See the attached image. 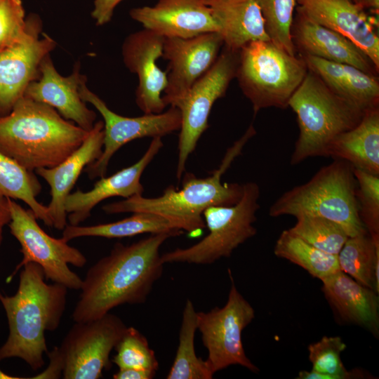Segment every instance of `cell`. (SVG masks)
Listing matches in <instances>:
<instances>
[{"label": "cell", "mask_w": 379, "mask_h": 379, "mask_svg": "<svg viewBox=\"0 0 379 379\" xmlns=\"http://www.w3.org/2000/svg\"><path fill=\"white\" fill-rule=\"evenodd\" d=\"M169 233L152 234L130 245L116 243L82 279L74 307V322L98 319L119 305L144 303L154 283L162 276L164 263L159 249Z\"/></svg>", "instance_id": "obj_1"}, {"label": "cell", "mask_w": 379, "mask_h": 379, "mask_svg": "<svg viewBox=\"0 0 379 379\" xmlns=\"http://www.w3.org/2000/svg\"><path fill=\"white\" fill-rule=\"evenodd\" d=\"M43 269L29 262L20 273L18 290L13 295L0 291V302L8 324V335L0 347V361L20 358L33 371L45 365L48 347L46 331L60 326L67 305L68 288L45 281Z\"/></svg>", "instance_id": "obj_2"}, {"label": "cell", "mask_w": 379, "mask_h": 379, "mask_svg": "<svg viewBox=\"0 0 379 379\" xmlns=\"http://www.w3.org/2000/svg\"><path fill=\"white\" fill-rule=\"evenodd\" d=\"M255 134L256 131L251 124L227 149L218 168L207 177L199 178L185 172L180 189L170 185L159 197L147 198L138 194L104 205L102 209L107 214L152 213L170 220L191 236H197L206 227L203 213L206 208L234 205L241 199L243 184L222 183L221 178Z\"/></svg>", "instance_id": "obj_3"}, {"label": "cell", "mask_w": 379, "mask_h": 379, "mask_svg": "<svg viewBox=\"0 0 379 379\" xmlns=\"http://www.w3.org/2000/svg\"><path fill=\"white\" fill-rule=\"evenodd\" d=\"M88 132L53 107L22 95L0 116V151L32 171L52 168L77 149Z\"/></svg>", "instance_id": "obj_4"}, {"label": "cell", "mask_w": 379, "mask_h": 379, "mask_svg": "<svg viewBox=\"0 0 379 379\" xmlns=\"http://www.w3.org/2000/svg\"><path fill=\"white\" fill-rule=\"evenodd\" d=\"M357 190L352 165L334 159L307 182L283 193L270 207L269 215L322 217L339 224L353 237L367 232L359 217Z\"/></svg>", "instance_id": "obj_5"}, {"label": "cell", "mask_w": 379, "mask_h": 379, "mask_svg": "<svg viewBox=\"0 0 379 379\" xmlns=\"http://www.w3.org/2000/svg\"><path fill=\"white\" fill-rule=\"evenodd\" d=\"M288 106L295 113L299 128L291 165L311 157H327L331 142L356 126L366 112L337 95L310 69Z\"/></svg>", "instance_id": "obj_6"}, {"label": "cell", "mask_w": 379, "mask_h": 379, "mask_svg": "<svg viewBox=\"0 0 379 379\" xmlns=\"http://www.w3.org/2000/svg\"><path fill=\"white\" fill-rule=\"evenodd\" d=\"M307 71L302 57L288 54L271 41L257 40L239 50L235 77L255 116L262 109L288 107Z\"/></svg>", "instance_id": "obj_7"}, {"label": "cell", "mask_w": 379, "mask_h": 379, "mask_svg": "<svg viewBox=\"0 0 379 379\" xmlns=\"http://www.w3.org/2000/svg\"><path fill=\"white\" fill-rule=\"evenodd\" d=\"M260 195L259 185L248 182L243 184L242 196L235 204L206 208L203 217L208 234L191 246L162 254V262L210 265L222 258L230 257L239 246L257 233L253 224L260 208Z\"/></svg>", "instance_id": "obj_8"}, {"label": "cell", "mask_w": 379, "mask_h": 379, "mask_svg": "<svg viewBox=\"0 0 379 379\" xmlns=\"http://www.w3.org/2000/svg\"><path fill=\"white\" fill-rule=\"evenodd\" d=\"M7 199L11 213L8 226L20 245L22 259L6 278V282L9 283L24 265L34 262L43 269L46 279L68 289L80 290L82 279L70 270L69 265L83 267L87 262L86 256L62 237L57 239L48 234L39 226L31 209H25L15 200Z\"/></svg>", "instance_id": "obj_9"}, {"label": "cell", "mask_w": 379, "mask_h": 379, "mask_svg": "<svg viewBox=\"0 0 379 379\" xmlns=\"http://www.w3.org/2000/svg\"><path fill=\"white\" fill-rule=\"evenodd\" d=\"M127 326L107 313L88 321L75 322L59 347L46 353L62 368L64 379H99L112 367L109 355Z\"/></svg>", "instance_id": "obj_10"}, {"label": "cell", "mask_w": 379, "mask_h": 379, "mask_svg": "<svg viewBox=\"0 0 379 379\" xmlns=\"http://www.w3.org/2000/svg\"><path fill=\"white\" fill-rule=\"evenodd\" d=\"M228 274L231 286L225 305L197 312V330L208 351L206 361L213 374L232 365L258 373L259 368L246 354L241 336L255 318V310L238 291L230 269Z\"/></svg>", "instance_id": "obj_11"}, {"label": "cell", "mask_w": 379, "mask_h": 379, "mask_svg": "<svg viewBox=\"0 0 379 379\" xmlns=\"http://www.w3.org/2000/svg\"><path fill=\"white\" fill-rule=\"evenodd\" d=\"M239 51L222 47L212 67L173 105L181 114L178 142L176 178L180 181L185 172L190 155L202 134L208 128V117L216 100L222 98L235 78Z\"/></svg>", "instance_id": "obj_12"}, {"label": "cell", "mask_w": 379, "mask_h": 379, "mask_svg": "<svg viewBox=\"0 0 379 379\" xmlns=\"http://www.w3.org/2000/svg\"><path fill=\"white\" fill-rule=\"evenodd\" d=\"M79 91L82 100L94 106L102 117L104 123L102 152L84 169L90 179L106 176L112 157L126 143L146 137L162 138L180 128L181 114L174 106L159 114L128 117L111 110L100 97L88 89L84 77Z\"/></svg>", "instance_id": "obj_13"}, {"label": "cell", "mask_w": 379, "mask_h": 379, "mask_svg": "<svg viewBox=\"0 0 379 379\" xmlns=\"http://www.w3.org/2000/svg\"><path fill=\"white\" fill-rule=\"evenodd\" d=\"M223 45L218 32L185 39H164L162 57L168 61V69L162 98L166 106L183 97L212 67Z\"/></svg>", "instance_id": "obj_14"}, {"label": "cell", "mask_w": 379, "mask_h": 379, "mask_svg": "<svg viewBox=\"0 0 379 379\" xmlns=\"http://www.w3.org/2000/svg\"><path fill=\"white\" fill-rule=\"evenodd\" d=\"M30 28L25 38L0 49V116L8 114L28 85L38 79L43 60L55 48V41L44 34L36 15L28 17Z\"/></svg>", "instance_id": "obj_15"}, {"label": "cell", "mask_w": 379, "mask_h": 379, "mask_svg": "<svg viewBox=\"0 0 379 379\" xmlns=\"http://www.w3.org/2000/svg\"><path fill=\"white\" fill-rule=\"evenodd\" d=\"M164 39L143 29L129 34L122 45L125 66L138 78L135 102L144 114H159L166 107L161 93L167 85V71L157 63L162 57Z\"/></svg>", "instance_id": "obj_16"}, {"label": "cell", "mask_w": 379, "mask_h": 379, "mask_svg": "<svg viewBox=\"0 0 379 379\" xmlns=\"http://www.w3.org/2000/svg\"><path fill=\"white\" fill-rule=\"evenodd\" d=\"M131 18L164 38H190L218 32L219 27L204 0H159L132 8Z\"/></svg>", "instance_id": "obj_17"}, {"label": "cell", "mask_w": 379, "mask_h": 379, "mask_svg": "<svg viewBox=\"0 0 379 379\" xmlns=\"http://www.w3.org/2000/svg\"><path fill=\"white\" fill-rule=\"evenodd\" d=\"M295 10L350 39L379 69V38L365 10L350 0H296Z\"/></svg>", "instance_id": "obj_18"}, {"label": "cell", "mask_w": 379, "mask_h": 379, "mask_svg": "<svg viewBox=\"0 0 379 379\" xmlns=\"http://www.w3.org/2000/svg\"><path fill=\"white\" fill-rule=\"evenodd\" d=\"M162 147L161 138H152L145 154L134 164L109 177L100 178L89 191L77 190L70 193L65 202L69 225H78L85 221L95 206L106 199L113 197L127 199L142 195L144 187L140 182L141 176Z\"/></svg>", "instance_id": "obj_19"}, {"label": "cell", "mask_w": 379, "mask_h": 379, "mask_svg": "<svg viewBox=\"0 0 379 379\" xmlns=\"http://www.w3.org/2000/svg\"><path fill=\"white\" fill-rule=\"evenodd\" d=\"M83 78L78 65L71 75L62 77L48 55L41 64L38 79L28 85L23 95L53 107L64 119L90 131L96 114L80 97L79 88Z\"/></svg>", "instance_id": "obj_20"}, {"label": "cell", "mask_w": 379, "mask_h": 379, "mask_svg": "<svg viewBox=\"0 0 379 379\" xmlns=\"http://www.w3.org/2000/svg\"><path fill=\"white\" fill-rule=\"evenodd\" d=\"M104 123H95L80 147L65 160L52 168H41L35 173L50 186L51 201L47 206L53 227L62 230L67 225L65 202L86 166L97 160L102 152Z\"/></svg>", "instance_id": "obj_21"}, {"label": "cell", "mask_w": 379, "mask_h": 379, "mask_svg": "<svg viewBox=\"0 0 379 379\" xmlns=\"http://www.w3.org/2000/svg\"><path fill=\"white\" fill-rule=\"evenodd\" d=\"M291 27L295 48L302 55L352 65L366 72L378 71L368 56L343 35L319 25L296 11Z\"/></svg>", "instance_id": "obj_22"}, {"label": "cell", "mask_w": 379, "mask_h": 379, "mask_svg": "<svg viewBox=\"0 0 379 379\" xmlns=\"http://www.w3.org/2000/svg\"><path fill=\"white\" fill-rule=\"evenodd\" d=\"M321 281L325 298L338 319L361 326L374 336H378V293L360 284L341 270Z\"/></svg>", "instance_id": "obj_23"}, {"label": "cell", "mask_w": 379, "mask_h": 379, "mask_svg": "<svg viewBox=\"0 0 379 379\" xmlns=\"http://www.w3.org/2000/svg\"><path fill=\"white\" fill-rule=\"evenodd\" d=\"M302 58L308 69L341 98L363 111L378 107L379 81L375 74L312 55H302Z\"/></svg>", "instance_id": "obj_24"}, {"label": "cell", "mask_w": 379, "mask_h": 379, "mask_svg": "<svg viewBox=\"0 0 379 379\" xmlns=\"http://www.w3.org/2000/svg\"><path fill=\"white\" fill-rule=\"evenodd\" d=\"M226 48L239 51L248 43L270 41L256 0H204Z\"/></svg>", "instance_id": "obj_25"}, {"label": "cell", "mask_w": 379, "mask_h": 379, "mask_svg": "<svg viewBox=\"0 0 379 379\" xmlns=\"http://www.w3.org/2000/svg\"><path fill=\"white\" fill-rule=\"evenodd\" d=\"M327 157L379 175L378 107L367 109L356 126L339 135L328 147Z\"/></svg>", "instance_id": "obj_26"}, {"label": "cell", "mask_w": 379, "mask_h": 379, "mask_svg": "<svg viewBox=\"0 0 379 379\" xmlns=\"http://www.w3.org/2000/svg\"><path fill=\"white\" fill-rule=\"evenodd\" d=\"M149 233H169L180 236L183 231L165 218L152 213L138 212L124 219L108 223L89 226L67 225L62 230V238L69 241L84 237L107 239L131 237Z\"/></svg>", "instance_id": "obj_27"}, {"label": "cell", "mask_w": 379, "mask_h": 379, "mask_svg": "<svg viewBox=\"0 0 379 379\" xmlns=\"http://www.w3.org/2000/svg\"><path fill=\"white\" fill-rule=\"evenodd\" d=\"M340 270L379 293V240L368 232L349 237L338 254Z\"/></svg>", "instance_id": "obj_28"}, {"label": "cell", "mask_w": 379, "mask_h": 379, "mask_svg": "<svg viewBox=\"0 0 379 379\" xmlns=\"http://www.w3.org/2000/svg\"><path fill=\"white\" fill-rule=\"evenodd\" d=\"M41 190V185L34 171L25 168L0 151V196L23 201L38 220L53 227L47 206L36 199Z\"/></svg>", "instance_id": "obj_29"}, {"label": "cell", "mask_w": 379, "mask_h": 379, "mask_svg": "<svg viewBox=\"0 0 379 379\" xmlns=\"http://www.w3.org/2000/svg\"><path fill=\"white\" fill-rule=\"evenodd\" d=\"M197 312L192 302L187 299L182 311L178 346L167 379H211L213 373L206 360L197 356L194 338Z\"/></svg>", "instance_id": "obj_30"}, {"label": "cell", "mask_w": 379, "mask_h": 379, "mask_svg": "<svg viewBox=\"0 0 379 379\" xmlns=\"http://www.w3.org/2000/svg\"><path fill=\"white\" fill-rule=\"evenodd\" d=\"M274 253L301 267L320 280L340 270L338 255L317 248L288 230L280 234L274 245Z\"/></svg>", "instance_id": "obj_31"}, {"label": "cell", "mask_w": 379, "mask_h": 379, "mask_svg": "<svg viewBox=\"0 0 379 379\" xmlns=\"http://www.w3.org/2000/svg\"><path fill=\"white\" fill-rule=\"evenodd\" d=\"M295 218L288 230L324 252L338 255L349 237L342 226L327 218L308 215Z\"/></svg>", "instance_id": "obj_32"}, {"label": "cell", "mask_w": 379, "mask_h": 379, "mask_svg": "<svg viewBox=\"0 0 379 379\" xmlns=\"http://www.w3.org/2000/svg\"><path fill=\"white\" fill-rule=\"evenodd\" d=\"M346 345L339 336H324L308 346L309 360L312 371L326 374L327 379L364 378L366 373L359 369L348 371L345 367L341 353Z\"/></svg>", "instance_id": "obj_33"}, {"label": "cell", "mask_w": 379, "mask_h": 379, "mask_svg": "<svg viewBox=\"0 0 379 379\" xmlns=\"http://www.w3.org/2000/svg\"><path fill=\"white\" fill-rule=\"evenodd\" d=\"M265 21L270 41L290 55L295 48L291 37V27L296 0H256Z\"/></svg>", "instance_id": "obj_34"}, {"label": "cell", "mask_w": 379, "mask_h": 379, "mask_svg": "<svg viewBox=\"0 0 379 379\" xmlns=\"http://www.w3.org/2000/svg\"><path fill=\"white\" fill-rule=\"evenodd\" d=\"M117 352L112 359L119 368H135L156 374L159 362L147 338L135 328H126L114 347Z\"/></svg>", "instance_id": "obj_35"}, {"label": "cell", "mask_w": 379, "mask_h": 379, "mask_svg": "<svg viewBox=\"0 0 379 379\" xmlns=\"http://www.w3.org/2000/svg\"><path fill=\"white\" fill-rule=\"evenodd\" d=\"M360 219L368 233L379 240V175L354 168Z\"/></svg>", "instance_id": "obj_36"}, {"label": "cell", "mask_w": 379, "mask_h": 379, "mask_svg": "<svg viewBox=\"0 0 379 379\" xmlns=\"http://www.w3.org/2000/svg\"><path fill=\"white\" fill-rule=\"evenodd\" d=\"M29 28L21 0L0 1V49L22 40Z\"/></svg>", "instance_id": "obj_37"}, {"label": "cell", "mask_w": 379, "mask_h": 379, "mask_svg": "<svg viewBox=\"0 0 379 379\" xmlns=\"http://www.w3.org/2000/svg\"><path fill=\"white\" fill-rule=\"evenodd\" d=\"M123 0H95L94 8L91 12L97 25L108 23L112 18L117 6Z\"/></svg>", "instance_id": "obj_38"}, {"label": "cell", "mask_w": 379, "mask_h": 379, "mask_svg": "<svg viewBox=\"0 0 379 379\" xmlns=\"http://www.w3.org/2000/svg\"><path fill=\"white\" fill-rule=\"evenodd\" d=\"M156 374L135 368H119L114 379H152Z\"/></svg>", "instance_id": "obj_39"}, {"label": "cell", "mask_w": 379, "mask_h": 379, "mask_svg": "<svg viewBox=\"0 0 379 379\" xmlns=\"http://www.w3.org/2000/svg\"><path fill=\"white\" fill-rule=\"evenodd\" d=\"M11 221V213L8 199L0 196V249L3 242L4 227Z\"/></svg>", "instance_id": "obj_40"}, {"label": "cell", "mask_w": 379, "mask_h": 379, "mask_svg": "<svg viewBox=\"0 0 379 379\" xmlns=\"http://www.w3.org/2000/svg\"><path fill=\"white\" fill-rule=\"evenodd\" d=\"M353 3L357 4L364 10L371 8L375 11L378 10L379 0H351Z\"/></svg>", "instance_id": "obj_41"}, {"label": "cell", "mask_w": 379, "mask_h": 379, "mask_svg": "<svg viewBox=\"0 0 379 379\" xmlns=\"http://www.w3.org/2000/svg\"><path fill=\"white\" fill-rule=\"evenodd\" d=\"M20 378H21L13 377V376L9 375L5 373L4 372H3L0 369V379H20Z\"/></svg>", "instance_id": "obj_42"}, {"label": "cell", "mask_w": 379, "mask_h": 379, "mask_svg": "<svg viewBox=\"0 0 379 379\" xmlns=\"http://www.w3.org/2000/svg\"><path fill=\"white\" fill-rule=\"evenodd\" d=\"M351 1V0H350Z\"/></svg>", "instance_id": "obj_43"}, {"label": "cell", "mask_w": 379, "mask_h": 379, "mask_svg": "<svg viewBox=\"0 0 379 379\" xmlns=\"http://www.w3.org/2000/svg\"><path fill=\"white\" fill-rule=\"evenodd\" d=\"M1 1V0H0Z\"/></svg>", "instance_id": "obj_44"}]
</instances>
